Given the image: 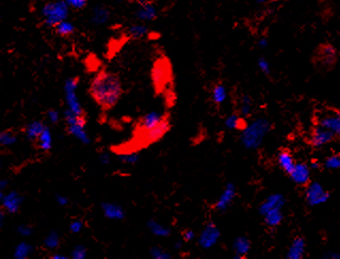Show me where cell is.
<instances>
[{"label":"cell","mask_w":340,"mask_h":259,"mask_svg":"<svg viewBox=\"0 0 340 259\" xmlns=\"http://www.w3.org/2000/svg\"><path fill=\"white\" fill-rule=\"evenodd\" d=\"M127 33L131 39H142L145 38L148 34V28L144 24H136V25H133L128 28Z\"/></svg>","instance_id":"obj_23"},{"label":"cell","mask_w":340,"mask_h":259,"mask_svg":"<svg viewBox=\"0 0 340 259\" xmlns=\"http://www.w3.org/2000/svg\"><path fill=\"white\" fill-rule=\"evenodd\" d=\"M47 118H48L50 123L56 124L60 120V113H59L57 110H49L48 112H47Z\"/></svg>","instance_id":"obj_36"},{"label":"cell","mask_w":340,"mask_h":259,"mask_svg":"<svg viewBox=\"0 0 340 259\" xmlns=\"http://www.w3.org/2000/svg\"><path fill=\"white\" fill-rule=\"evenodd\" d=\"M250 111V100L248 96H243L241 99V106H240V113L242 117L249 116Z\"/></svg>","instance_id":"obj_33"},{"label":"cell","mask_w":340,"mask_h":259,"mask_svg":"<svg viewBox=\"0 0 340 259\" xmlns=\"http://www.w3.org/2000/svg\"><path fill=\"white\" fill-rule=\"evenodd\" d=\"M234 250L236 252V258H241L242 255H246L249 250V242L247 238L238 237L234 241Z\"/></svg>","instance_id":"obj_26"},{"label":"cell","mask_w":340,"mask_h":259,"mask_svg":"<svg viewBox=\"0 0 340 259\" xmlns=\"http://www.w3.org/2000/svg\"><path fill=\"white\" fill-rule=\"evenodd\" d=\"M0 168H1V162H0Z\"/></svg>","instance_id":"obj_49"},{"label":"cell","mask_w":340,"mask_h":259,"mask_svg":"<svg viewBox=\"0 0 340 259\" xmlns=\"http://www.w3.org/2000/svg\"><path fill=\"white\" fill-rule=\"evenodd\" d=\"M158 15L157 8L150 1L140 4L139 9L136 12V17L142 23H147L156 20Z\"/></svg>","instance_id":"obj_14"},{"label":"cell","mask_w":340,"mask_h":259,"mask_svg":"<svg viewBox=\"0 0 340 259\" xmlns=\"http://www.w3.org/2000/svg\"><path fill=\"white\" fill-rule=\"evenodd\" d=\"M101 212L106 219L112 221H122L126 216V212L120 204L105 202L101 204Z\"/></svg>","instance_id":"obj_10"},{"label":"cell","mask_w":340,"mask_h":259,"mask_svg":"<svg viewBox=\"0 0 340 259\" xmlns=\"http://www.w3.org/2000/svg\"><path fill=\"white\" fill-rule=\"evenodd\" d=\"M23 203V197L17 191H10L5 193L1 204V207L9 213L19 212Z\"/></svg>","instance_id":"obj_9"},{"label":"cell","mask_w":340,"mask_h":259,"mask_svg":"<svg viewBox=\"0 0 340 259\" xmlns=\"http://www.w3.org/2000/svg\"><path fill=\"white\" fill-rule=\"evenodd\" d=\"M224 125L229 130H243L247 126L244 119L240 116H238V114H230V116H228L224 120Z\"/></svg>","instance_id":"obj_22"},{"label":"cell","mask_w":340,"mask_h":259,"mask_svg":"<svg viewBox=\"0 0 340 259\" xmlns=\"http://www.w3.org/2000/svg\"><path fill=\"white\" fill-rule=\"evenodd\" d=\"M83 230V223L80 220H75L69 224V232L73 234H79Z\"/></svg>","instance_id":"obj_35"},{"label":"cell","mask_w":340,"mask_h":259,"mask_svg":"<svg viewBox=\"0 0 340 259\" xmlns=\"http://www.w3.org/2000/svg\"><path fill=\"white\" fill-rule=\"evenodd\" d=\"M117 159L120 160L122 164L133 165L140 160V155L136 152H125L118 155Z\"/></svg>","instance_id":"obj_28"},{"label":"cell","mask_w":340,"mask_h":259,"mask_svg":"<svg viewBox=\"0 0 340 259\" xmlns=\"http://www.w3.org/2000/svg\"><path fill=\"white\" fill-rule=\"evenodd\" d=\"M110 16L111 13L108 8L104 7V5H97V7H95L92 10L91 24L93 26L105 25L110 20Z\"/></svg>","instance_id":"obj_17"},{"label":"cell","mask_w":340,"mask_h":259,"mask_svg":"<svg viewBox=\"0 0 340 259\" xmlns=\"http://www.w3.org/2000/svg\"><path fill=\"white\" fill-rule=\"evenodd\" d=\"M44 24L47 27L55 28L59 23L68 20L69 15V7L64 0L47 2L41 11Z\"/></svg>","instance_id":"obj_2"},{"label":"cell","mask_w":340,"mask_h":259,"mask_svg":"<svg viewBox=\"0 0 340 259\" xmlns=\"http://www.w3.org/2000/svg\"><path fill=\"white\" fill-rule=\"evenodd\" d=\"M64 119L68 126V131L69 135L73 136L75 139L80 141L82 144L91 143V138L89 136L88 131L86 129V118L83 116H77V114L73 113L69 110L64 111Z\"/></svg>","instance_id":"obj_3"},{"label":"cell","mask_w":340,"mask_h":259,"mask_svg":"<svg viewBox=\"0 0 340 259\" xmlns=\"http://www.w3.org/2000/svg\"><path fill=\"white\" fill-rule=\"evenodd\" d=\"M17 233L20 234V236L27 238V237H30L33 234V230L31 226H29L27 224H22L17 227Z\"/></svg>","instance_id":"obj_34"},{"label":"cell","mask_w":340,"mask_h":259,"mask_svg":"<svg viewBox=\"0 0 340 259\" xmlns=\"http://www.w3.org/2000/svg\"><path fill=\"white\" fill-rule=\"evenodd\" d=\"M258 66H259V69L264 71V73H266V74L270 73V65H269V63L267 62V60L259 59Z\"/></svg>","instance_id":"obj_40"},{"label":"cell","mask_w":340,"mask_h":259,"mask_svg":"<svg viewBox=\"0 0 340 259\" xmlns=\"http://www.w3.org/2000/svg\"><path fill=\"white\" fill-rule=\"evenodd\" d=\"M290 178L297 185H306L309 183V168L306 164H297L289 174Z\"/></svg>","instance_id":"obj_15"},{"label":"cell","mask_w":340,"mask_h":259,"mask_svg":"<svg viewBox=\"0 0 340 259\" xmlns=\"http://www.w3.org/2000/svg\"><path fill=\"white\" fill-rule=\"evenodd\" d=\"M4 212H3V209H0V228H1L3 226V223H4Z\"/></svg>","instance_id":"obj_43"},{"label":"cell","mask_w":340,"mask_h":259,"mask_svg":"<svg viewBox=\"0 0 340 259\" xmlns=\"http://www.w3.org/2000/svg\"><path fill=\"white\" fill-rule=\"evenodd\" d=\"M335 138V134L332 130H325V129H314L312 134V143L313 146H320L324 145V144L329 143L334 140Z\"/></svg>","instance_id":"obj_16"},{"label":"cell","mask_w":340,"mask_h":259,"mask_svg":"<svg viewBox=\"0 0 340 259\" xmlns=\"http://www.w3.org/2000/svg\"><path fill=\"white\" fill-rule=\"evenodd\" d=\"M17 142L16 136L11 131L0 132V145L1 146H12Z\"/></svg>","instance_id":"obj_29"},{"label":"cell","mask_w":340,"mask_h":259,"mask_svg":"<svg viewBox=\"0 0 340 259\" xmlns=\"http://www.w3.org/2000/svg\"><path fill=\"white\" fill-rule=\"evenodd\" d=\"M221 237V232L219 227L213 222H208L203 227L202 232L199 235L198 242L202 249L209 250L216 245Z\"/></svg>","instance_id":"obj_6"},{"label":"cell","mask_w":340,"mask_h":259,"mask_svg":"<svg viewBox=\"0 0 340 259\" xmlns=\"http://www.w3.org/2000/svg\"><path fill=\"white\" fill-rule=\"evenodd\" d=\"M256 1L259 2V3H266V2H270V1H272V0H256Z\"/></svg>","instance_id":"obj_47"},{"label":"cell","mask_w":340,"mask_h":259,"mask_svg":"<svg viewBox=\"0 0 340 259\" xmlns=\"http://www.w3.org/2000/svg\"><path fill=\"white\" fill-rule=\"evenodd\" d=\"M212 100L216 105H222L227 98V90L222 83L217 84L212 90Z\"/></svg>","instance_id":"obj_24"},{"label":"cell","mask_w":340,"mask_h":259,"mask_svg":"<svg viewBox=\"0 0 340 259\" xmlns=\"http://www.w3.org/2000/svg\"><path fill=\"white\" fill-rule=\"evenodd\" d=\"M195 238H196V234L192 230H187L182 234V240L184 241V242H191V241H193Z\"/></svg>","instance_id":"obj_38"},{"label":"cell","mask_w":340,"mask_h":259,"mask_svg":"<svg viewBox=\"0 0 340 259\" xmlns=\"http://www.w3.org/2000/svg\"><path fill=\"white\" fill-rule=\"evenodd\" d=\"M67 4L69 7V9L75 10H81L87 5L88 0H64Z\"/></svg>","instance_id":"obj_32"},{"label":"cell","mask_w":340,"mask_h":259,"mask_svg":"<svg viewBox=\"0 0 340 259\" xmlns=\"http://www.w3.org/2000/svg\"><path fill=\"white\" fill-rule=\"evenodd\" d=\"M184 241L183 240H177L175 241V243H174V248L176 250H181L182 248V244H183Z\"/></svg>","instance_id":"obj_42"},{"label":"cell","mask_w":340,"mask_h":259,"mask_svg":"<svg viewBox=\"0 0 340 259\" xmlns=\"http://www.w3.org/2000/svg\"><path fill=\"white\" fill-rule=\"evenodd\" d=\"M150 255L154 259H171L172 258L169 252L159 248V246H152L150 250Z\"/></svg>","instance_id":"obj_30"},{"label":"cell","mask_w":340,"mask_h":259,"mask_svg":"<svg viewBox=\"0 0 340 259\" xmlns=\"http://www.w3.org/2000/svg\"><path fill=\"white\" fill-rule=\"evenodd\" d=\"M236 197V187L234 184H227L214 204V208L219 212H224L229 208Z\"/></svg>","instance_id":"obj_7"},{"label":"cell","mask_w":340,"mask_h":259,"mask_svg":"<svg viewBox=\"0 0 340 259\" xmlns=\"http://www.w3.org/2000/svg\"><path fill=\"white\" fill-rule=\"evenodd\" d=\"M164 118L165 117L159 111L148 112L141 118L140 124H139V129L143 132H146L148 130L155 128L156 126H158Z\"/></svg>","instance_id":"obj_11"},{"label":"cell","mask_w":340,"mask_h":259,"mask_svg":"<svg viewBox=\"0 0 340 259\" xmlns=\"http://www.w3.org/2000/svg\"><path fill=\"white\" fill-rule=\"evenodd\" d=\"M52 259H68V256H65L63 254H55L52 257Z\"/></svg>","instance_id":"obj_44"},{"label":"cell","mask_w":340,"mask_h":259,"mask_svg":"<svg viewBox=\"0 0 340 259\" xmlns=\"http://www.w3.org/2000/svg\"><path fill=\"white\" fill-rule=\"evenodd\" d=\"M317 60L324 68H332L337 61L336 48L330 44L321 45L317 51Z\"/></svg>","instance_id":"obj_8"},{"label":"cell","mask_w":340,"mask_h":259,"mask_svg":"<svg viewBox=\"0 0 340 259\" xmlns=\"http://www.w3.org/2000/svg\"><path fill=\"white\" fill-rule=\"evenodd\" d=\"M34 252V248L31 243L27 241H22L15 246L13 257L15 259H27L30 257Z\"/></svg>","instance_id":"obj_19"},{"label":"cell","mask_w":340,"mask_h":259,"mask_svg":"<svg viewBox=\"0 0 340 259\" xmlns=\"http://www.w3.org/2000/svg\"><path fill=\"white\" fill-rule=\"evenodd\" d=\"M46 125L41 120H33L30 124H28L26 128V137L27 139L31 141H37L39 136L43 132Z\"/></svg>","instance_id":"obj_20"},{"label":"cell","mask_w":340,"mask_h":259,"mask_svg":"<svg viewBox=\"0 0 340 259\" xmlns=\"http://www.w3.org/2000/svg\"><path fill=\"white\" fill-rule=\"evenodd\" d=\"M56 202H57V204L59 205V206H67V205L68 204V198L67 196H64V195L58 194L56 196Z\"/></svg>","instance_id":"obj_41"},{"label":"cell","mask_w":340,"mask_h":259,"mask_svg":"<svg viewBox=\"0 0 340 259\" xmlns=\"http://www.w3.org/2000/svg\"><path fill=\"white\" fill-rule=\"evenodd\" d=\"M88 255V250L85 245L78 244L70 252V257L73 259H85Z\"/></svg>","instance_id":"obj_31"},{"label":"cell","mask_w":340,"mask_h":259,"mask_svg":"<svg viewBox=\"0 0 340 259\" xmlns=\"http://www.w3.org/2000/svg\"><path fill=\"white\" fill-rule=\"evenodd\" d=\"M267 44H268V43H267V40H266V39H260L259 42H258V45H259L260 47H262V48L266 47Z\"/></svg>","instance_id":"obj_45"},{"label":"cell","mask_w":340,"mask_h":259,"mask_svg":"<svg viewBox=\"0 0 340 259\" xmlns=\"http://www.w3.org/2000/svg\"><path fill=\"white\" fill-rule=\"evenodd\" d=\"M267 127V124L262 120L255 122L252 125H247L241 134V142L243 145L249 148L257 146L262 139V136L265 135Z\"/></svg>","instance_id":"obj_5"},{"label":"cell","mask_w":340,"mask_h":259,"mask_svg":"<svg viewBox=\"0 0 340 259\" xmlns=\"http://www.w3.org/2000/svg\"><path fill=\"white\" fill-rule=\"evenodd\" d=\"M146 226H147V230L156 237L166 238L171 235V230L168 226L161 224V223L157 222L156 220H154V219L148 220L146 223Z\"/></svg>","instance_id":"obj_18"},{"label":"cell","mask_w":340,"mask_h":259,"mask_svg":"<svg viewBox=\"0 0 340 259\" xmlns=\"http://www.w3.org/2000/svg\"><path fill=\"white\" fill-rule=\"evenodd\" d=\"M136 1L139 2V4H143V3H146V2H150L151 0H136Z\"/></svg>","instance_id":"obj_46"},{"label":"cell","mask_w":340,"mask_h":259,"mask_svg":"<svg viewBox=\"0 0 340 259\" xmlns=\"http://www.w3.org/2000/svg\"><path fill=\"white\" fill-rule=\"evenodd\" d=\"M170 130V122L168 118H164L156 127L144 132L145 142L146 143H155L162 139V137Z\"/></svg>","instance_id":"obj_13"},{"label":"cell","mask_w":340,"mask_h":259,"mask_svg":"<svg viewBox=\"0 0 340 259\" xmlns=\"http://www.w3.org/2000/svg\"><path fill=\"white\" fill-rule=\"evenodd\" d=\"M37 143H38L39 148L41 150H43V152H48V150L51 149L53 138H52L51 130L48 127H45L43 132L39 136V138L37 139Z\"/></svg>","instance_id":"obj_21"},{"label":"cell","mask_w":340,"mask_h":259,"mask_svg":"<svg viewBox=\"0 0 340 259\" xmlns=\"http://www.w3.org/2000/svg\"><path fill=\"white\" fill-rule=\"evenodd\" d=\"M55 30L57 34L61 35V37H69L75 32V25L68 20H64L58 24Z\"/></svg>","instance_id":"obj_25"},{"label":"cell","mask_w":340,"mask_h":259,"mask_svg":"<svg viewBox=\"0 0 340 259\" xmlns=\"http://www.w3.org/2000/svg\"><path fill=\"white\" fill-rule=\"evenodd\" d=\"M90 94L100 108L105 110L112 109L120 101L123 94L121 79L111 71H101L91 80Z\"/></svg>","instance_id":"obj_1"},{"label":"cell","mask_w":340,"mask_h":259,"mask_svg":"<svg viewBox=\"0 0 340 259\" xmlns=\"http://www.w3.org/2000/svg\"><path fill=\"white\" fill-rule=\"evenodd\" d=\"M337 114H338V117H339V118H340V111H337Z\"/></svg>","instance_id":"obj_48"},{"label":"cell","mask_w":340,"mask_h":259,"mask_svg":"<svg viewBox=\"0 0 340 259\" xmlns=\"http://www.w3.org/2000/svg\"><path fill=\"white\" fill-rule=\"evenodd\" d=\"M98 160L103 165H108L111 162V156L107 152H101L98 156Z\"/></svg>","instance_id":"obj_37"},{"label":"cell","mask_w":340,"mask_h":259,"mask_svg":"<svg viewBox=\"0 0 340 259\" xmlns=\"http://www.w3.org/2000/svg\"><path fill=\"white\" fill-rule=\"evenodd\" d=\"M79 81L75 77L68 78L64 82V97L65 104H67L68 110L71 111L77 116H83V108L80 102V99L77 94Z\"/></svg>","instance_id":"obj_4"},{"label":"cell","mask_w":340,"mask_h":259,"mask_svg":"<svg viewBox=\"0 0 340 259\" xmlns=\"http://www.w3.org/2000/svg\"><path fill=\"white\" fill-rule=\"evenodd\" d=\"M7 187H8L7 180L0 179V203L2 202L5 193H7V192H5V190H7Z\"/></svg>","instance_id":"obj_39"},{"label":"cell","mask_w":340,"mask_h":259,"mask_svg":"<svg viewBox=\"0 0 340 259\" xmlns=\"http://www.w3.org/2000/svg\"><path fill=\"white\" fill-rule=\"evenodd\" d=\"M277 164L282 170L289 175L294 171V168L296 165V161L292 156V153L287 148H282L277 153Z\"/></svg>","instance_id":"obj_12"},{"label":"cell","mask_w":340,"mask_h":259,"mask_svg":"<svg viewBox=\"0 0 340 259\" xmlns=\"http://www.w3.org/2000/svg\"><path fill=\"white\" fill-rule=\"evenodd\" d=\"M60 245V236L57 232H50L44 238V246L48 250H56Z\"/></svg>","instance_id":"obj_27"}]
</instances>
